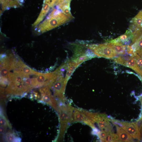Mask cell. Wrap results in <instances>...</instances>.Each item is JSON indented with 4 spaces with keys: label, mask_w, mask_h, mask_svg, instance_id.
<instances>
[{
    "label": "cell",
    "mask_w": 142,
    "mask_h": 142,
    "mask_svg": "<svg viewBox=\"0 0 142 142\" xmlns=\"http://www.w3.org/2000/svg\"><path fill=\"white\" fill-rule=\"evenodd\" d=\"M71 19L59 9L52 10L45 19L35 28L38 34L43 33L66 23Z\"/></svg>",
    "instance_id": "cell-1"
},
{
    "label": "cell",
    "mask_w": 142,
    "mask_h": 142,
    "mask_svg": "<svg viewBox=\"0 0 142 142\" xmlns=\"http://www.w3.org/2000/svg\"><path fill=\"white\" fill-rule=\"evenodd\" d=\"M59 103L57 111L59 114L60 122L59 139L60 140L63 139L68 125L73 121L72 114L74 108L61 101Z\"/></svg>",
    "instance_id": "cell-2"
},
{
    "label": "cell",
    "mask_w": 142,
    "mask_h": 142,
    "mask_svg": "<svg viewBox=\"0 0 142 142\" xmlns=\"http://www.w3.org/2000/svg\"><path fill=\"white\" fill-rule=\"evenodd\" d=\"M83 45L99 57L113 58L116 57L118 55L108 42L103 44H85Z\"/></svg>",
    "instance_id": "cell-3"
},
{
    "label": "cell",
    "mask_w": 142,
    "mask_h": 142,
    "mask_svg": "<svg viewBox=\"0 0 142 142\" xmlns=\"http://www.w3.org/2000/svg\"><path fill=\"white\" fill-rule=\"evenodd\" d=\"M60 74L50 86L52 88L54 92V95L62 102L65 103L66 100L64 95L65 90L67 83L62 75Z\"/></svg>",
    "instance_id": "cell-4"
},
{
    "label": "cell",
    "mask_w": 142,
    "mask_h": 142,
    "mask_svg": "<svg viewBox=\"0 0 142 142\" xmlns=\"http://www.w3.org/2000/svg\"><path fill=\"white\" fill-rule=\"evenodd\" d=\"M114 58V61L116 63L132 69L142 78V71L133 56L127 54L121 55Z\"/></svg>",
    "instance_id": "cell-5"
},
{
    "label": "cell",
    "mask_w": 142,
    "mask_h": 142,
    "mask_svg": "<svg viewBox=\"0 0 142 142\" xmlns=\"http://www.w3.org/2000/svg\"><path fill=\"white\" fill-rule=\"evenodd\" d=\"M110 120L104 114L94 113L93 119L94 124L96 123L101 131H104L107 133L112 132V128L109 122Z\"/></svg>",
    "instance_id": "cell-6"
},
{
    "label": "cell",
    "mask_w": 142,
    "mask_h": 142,
    "mask_svg": "<svg viewBox=\"0 0 142 142\" xmlns=\"http://www.w3.org/2000/svg\"><path fill=\"white\" fill-rule=\"evenodd\" d=\"M120 127L126 131L133 138L140 140L141 133L140 128L137 122L129 123L120 121Z\"/></svg>",
    "instance_id": "cell-7"
},
{
    "label": "cell",
    "mask_w": 142,
    "mask_h": 142,
    "mask_svg": "<svg viewBox=\"0 0 142 142\" xmlns=\"http://www.w3.org/2000/svg\"><path fill=\"white\" fill-rule=\"evenodd\" d=\"M133 36V33L128 29L126 31L124 34L116 38L109 40L108 42L131 46Z\"/></svg>",
    "instance_id": "cell-8"
},
{
    "label": "cell",
    "mask_w": 142,
    "mask_h": 142,
    "mask_svg": "<svg viewBox=\"0 0 142 142\" xmlns=\"http://www.w3.org/2000/svg\"><path fill=\"white\" fill-rule=\"evenodd\" d=\"M142 24V12L141 11L131 20L128 29L134 34L141 27Z\"/></svg>",
    "instance_id": "cell-9"
},
{
    "label": "cell",
    "mask_w": 142,
    "mask_h": 142,
    "mask_svg": "<svg viewBox=\"0 0 142 142\" xmlns=\"http://www.w3.org/2000/svg\"><path fill=\"white\" fill-rule=\"evenodd\" d=\"M72 115L73 122H82L84 123L89 119L86 111L74 108Z\"/></svg>",
    "instance_id": "cell-10"
},
{
    "label": "cell",
    "mask_w": 142,
    "mask_h": 142,
    "mask_svg": "<svg viewBox=\"0 0 142 142\" xmlns=\"http://www.w3.org/2000/svg\"><path fill=\"white\" fill-rule=\"evenodd\" d=\"M80 64L72 61H69L63 64L64 67L67 69V72L64 80L67 83L71 75Z\"/></svg>",
    "instance_id": "cell-11"
},
{
    "label": "cell",
    "mask_w": 142,
    "mask_h": 142,
    "mask_svg": "<svg viewBox=\"0 0 142 142\" xmlns=\"http://www.w3.org/2000/svg\"><path fill=\"white\" fill-rule=\"evenodd\" d=\"M49 88L48 87H46V92L45 94L42 95V100L57 111V106L56 101L52 95Z\"/></svg>",
    "instance_id": "cell-12"
},
{
    "label": "cell",
    "mask_w": 142,
    "mask_h": 142,
    "mask_svg": "<svg viewBox=\"0 0 142 142\" xmlns=\"http://www.w3.org/2000/svg\"><path fill=\"white\" fill-rule=\"evenodd\" d=\"M1 13L8 8L19 7L22 5L20 0H0Z\"/></svg>",
    "instance_id": "cell-13"
},
{
    "label": "cell",
    "mask_w": 142,
    "mask_h": 142,
    "mask_svg": "<svg viewBox=\"0 0 142 142\" xmlns=\"http://www.w3.org/2000/svg\"><path fill=\"white\" fill-rule=\"evenodd\" d=\"M115 126L120 142L133 141V138L126 131L119 126Z\"/></svg>",
    "instance_id": "cell-14"
},
{
    "label": "cell",
    "mask_w": 142,
    "mask_h": 142,
    "mask_svg": "<svg viewBox=\"0 0 142 142\" xmlns=\"http://www.w3.org/2000/svg\"><path fill=\"white\" fill-rule=\"evenodd\" d=\"M71 0H65L61 4L57 6V8L60 10L71 19H73L74 17L70 12V3Z\"/></svg>",
    "instance_id": "cell-15"
},
{
    "label": "cell",
    "mask_w": 142,
    "mask_h": 142,
    "mask_svg": "<svg viewBox=\"0 0 142 142\" xmlns=\"http://www.w3.org/2000/svg\"><path fill=\"white\" fill-rule=\"evenodd\" d=\"M104 142H120L117 134L112 132L108 133Z\"/></svg>",
    "instance_id": "cell-16"
},
{
    "label": "cell",
    "mask_w": 142,
    "mask_h": 142,
    "mask_svg": "<svg viewBox=\"0 0 142 142\" xmlns=\"http://www.w3.org/2000/svg\"><path fill=\"white\" fill-rule=\"evenodd\" d=\"M10 66H6L1 68V77L7 79V74L9 71L11 69Z\"/></svg>",
    "instance_id": "cell-17"
},
{
    "label": "cell",
    "mask_w": 142,
    "mask_h": 142,
    "mask_svg": "<svg viewBox=\"0 0 142 142\" xmlns=\"http://www.w3.org/2000/svg\"><path fill=\"white\" fill-rule=\"evenodd\" d=\"M133 57L137 64L142 71V58L138 54L134 53Z\"/></svg>",
    "instance_id": "cell-18"
},
{
    "label": "cell",
    "mask_w": 142,
    "mask_h": 142,
    "mask_svg": "<svg viewBox=\"0 0 142 142\" xmlns=\"http://www.w3.org/2000/svg\"><path fill=\"white\" fill-rule=\"evenodd\" d=\"M0 120L1 125L5 127L7 126H8L9 127L10 126L7 120L4 117H1Z\"/></svg>",
    "instance_id": "cell-19"
},
{
    "label": "cell",
    "mask_w": 142,
    "mask_h": 142,
    "mask_svg": "<svg viewBox=\"0 0 142 142\" xmlns=\"http://www.w3.org/2000/svg\"><path fill=\"white\" fill-rule=\"evenodd\" d=\"M107 134L108 133L104 131H100L97 135L101 140L102 141L104 142Z\"/></svg>",
    "instance_id": "cell-20"
},
{
    "label": "cell",
    "mask_w": 142,
    "mask_h": 142,
    "mask_svg": "<svg viewBox=\"0 0 142 142\" xmlns=\"http://www.w3.org/2000/svg\"><path fill=\"white\" fill-rule=\"evenodd\" d=\"M7 135L6 137L7 139L10 141H13L16 139L15 136L12 133H9Z\"/></svg>",
    "instance_id": "cell-21"
},
{
    "label": "cell",
    "mask_w": 142,
    "mask_h": 142,
    "mask_svg": "<svg viewBox=\"0 0 142 142\" xmlns=\"http://www.w3.org/2000/svg\"><path fill=\"white\" fill-rule=\"evenodd\" d=\"M0 129L1 133H3L5 130V127L1 125Z\"/></svg>",
    "instance_id": "cell-22"
},
{
    "label": "cell",
    "mask_w": 142,
    "mask_h": 142,
    "mask_svg": "<svg viewBox=\"0 0 142 142\" xmlns=\"http://www.w3.org/2000/svg\"><path fill=\"white\" fill-rule=\"evenodd\" d=\"M140 100L141 102L142 106V97L140 99ZM142 121V113L141 115V116L140 118L138 120V121Z\"/></svg>",
    "instance_id": "cell-23"
},
{
    "label": "cell",
    "mask_w": 142,
    "mask_h": 142,
    "mask_svg": "<svg viewBox=\"0 0 142 142\" xmlns=\"http://www.w3.org/2000/svg\"><path fill=\"white\" fill-rule=\"evenodd\" d=\"M140 131L141 133V136L142 135V125L140 128Z\"/></svg>",
    "instance_id": "cell-24"
},
{
    "label": "cell",
    "mask_w": 142,
    "mask_h": 142,
    "mask_svg": "<svg viewBox=\"0 0 142 142\" xmlns=\"http://www.w3.org/2000/svg\"></svg>",
    "instance_id": "cell-25"
}]
</instances>
